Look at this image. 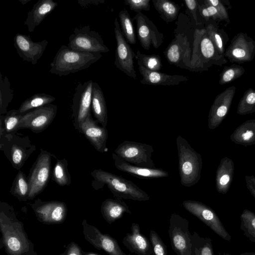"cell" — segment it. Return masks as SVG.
I'll return each instance as SVG.
<instances>
[{"label":"cell","mask_w":255,"mask_h":255,"mask_svg":"<svg viewBox=\"0 0 255 255\" xmlns=\"http://www.w3.org/2000/svg\"><path fill=\"white\" fill-rule=\"evenodd\" d=\"M23 115L19 114L17 110H12L5 115H0V134L17 132Z\"/></svg>","instance_id":"obj_33"},{"label":"cell","mask_w":255,"mask_h":255,"mask_svg":"<svg viewBox=\"0 0 255 255\" xmlns=\"http://www.w3.org/2000/svg\"><path fill=\"white\" fill-rule=\"evenodd\" d=\"M223 255H234L230 254L227 253H224Z\"/></svg>","instance_id":"obj_53"},{"label":"cell","mask_w":255,"mask_h":255,"mask_svg":"<svg viewBox=\"0 0 255 255\" xmlns=\"http://www.w3.org/2000/svg\"><path fill=\"white\" fill-rule=\"evenodd\" d=\"M120 27L122 34L128 42L134 44L136 42L134 26L128 11L126 9L122 10L119 13Z\"/></svg>","instance_id":"obj_38"},{"label":"cell","mask_w":255,"mask_h":255,"mask_svg":"<svg viewBox=\"0 0 255 255\" xmlns=\"http://www.w3.org/2000/svg\"><path fill=\"white\" fill-rule=\"evenodd\" d=\"M134 59L138 66L143 67L150 71H158L162 67L161 60L158 55H146L137 50L135 53Z\"/></svg>","instance_id":"obj_40"},{"label":"cell","mask_w":255,"mask_h":255,"mask_svg":"<svg viewBox=\"0 0 255 255\" xmlns=\"http://www.w3.org/2000/svg\"><path fill=\"white\" fill-rule=\"evenodd\" d=\"M55 100L54 97L45 93L36 94L22 102L17 111L24 114L31 110L50 104Z\"/></svg>","instance_id":"obj_32"},{"label":"cell","mask_w":255,"mask_h":255,"mask_svg":"<svg viewBox=\"0 0 255 255\" xmlns=\"http://www.w3.org/2000/svg\"><path fill=\"white\" fill-rule=\"evenodd\" d=\"M206 32L220 55L225 57V45L228 41V35L224 30L212 24H209L205 28Z\"/></svg>","instance_id":"obj_35"},{"label":"cell","mask_w":255,"mask_h":255,"mask_svg":"<svg viewBox=\"0 0 255 255\" xmlns=\"http://www.w3.org/2000/svg\"><path fill=\"white\" fill-rule=\"evenodd\" d=\"M91 110L98 123L106 127L108 123L106 103L100 86L96 82L93 85Z\"/></svg>","instance_id":"obj_29"},{"label":"cell","mask_w":255,"mask_h":255,"mask_svg":"<svg viewBox=\"0 0 255 255\" xmlns=\"http://www.w3.org/2000/svg\"><path fill=\"white\" fill-rule=\"evenodd\" d=\"M58 5L57 2L53 0H39L27 12V18L24 24L27 27L28 31L32 32Z\"/></svg>","instance_id":"obj_25"},{"label":"cell","mask_w":255,"mask_h":255,"mask_svg":"<svg viewBox=\"0 0 255 255\" xmlns=\"http://www.w3.org/2000/svg\"><path fill=\"white\" fill-rule=\"evenodd\" d=\"M57 111V106L50 104L28 112L23 115L18 129L27 128L36 133L41 132L52 123Z\"/></svg>","instance_id":"obj_14"},{"label":"cell","mask_w":255,"mask_h":255,"mask_svg":"<svg viewBox=\"0 0 255 255\" xmlns=\"http://www.w3.org/2000/svg\"><path fill=\"white\" fill-rule=\"evenodd\" d=\"M245 178L248 189L255 199V176L253 175H246Z\"/></svg>","instance_id":"obj_48"},{"label":"cell","mask_w":255,"mask_h":255,"mask_svg":"<svg viewBox=\"0 0 255 255\" xmlns=\"http://www.w3.org/2000/svg\"><path fill=\"white\" fill-rule=\"evenodd\" d=\"M240 228L249 240L255 243V213L244 209L240 215Z\"/></svg>","instance_id":"obj_37"},{"label":"cell","mask_w":255,"mask_h":255,"mask_svg":"<svg viewBox=\"0 0 255 255\" xmlns=\"http://www.w3.org/2000/svg\"><path fill=\"white\" fill-rule=\"evenodd\" d=\"M231 140L243 146L255 144V120H249L238 126L231 134Z\"/></svg>","instance_id":"obj_30"},{"label":"cell","mask_w":255,"mask_h":255,"mask_svg":"<svg viewBox=\"0 0 255 255\" xmlns=\"http://www.w3.org/2000/svg\"><path fill=\"white\" fill-rule=\"evenodd\" d=\"M31 0H19V1L22 4H25L26 3H27L28 1H30Z\"/></svg>","instance_id":"obj_52"},{"label":"cell","mask_w":255,"mask_h":255,"mask_svg":"<svg viewBox=\"0 0 255 255\" xmlns=\"http://www.w3.org/2000/svg\"><path fill=\"white\" fill-rule=\"evenodd\" d=\"M68 47L71 49L90 53H107L109 48L99 33L89 25L76 27L69 38Z\"/></svg>","instance_id":"obj_9"},{"label":"cell","mask_w":255,"mask_h":255,"mask_svg":"<svg viewBox=\"0 0 255 255\" xmlns=\"http://www.w3.org/2000/svg\"><path fill=\"white\" fill-rule=\"evenodd\" d=\"M140 74L142 77L140 83L149 85L173 86L188 80V77L184 75H169L158 71L148 70L138 66Z\"/></svg>","instance_id":"obj_26"},{"label":"cell","mask_w":255,"mask_h":255,"mask_svg":"<svg viewBox=\"0 0 255 255\" xmlns=\"http://www.w3.org/2000/svg\"><path fill=\"white\" fill-rule=\"evenodd\" d=\"M153 147L144 143L125 140L115 150V153L127 162L136 166L153 168L154 163L151 159Z\"/></svg>","instance_id":"obj_8"},{"label":"cell","mask_w":255,"mask_h":255,"mask_svg":"<svg viewBox=\"0 0 255 255\" xmlns=\"http://www.w3.org/2000/svg\"><path fill=\"white\" fill-rule=\"evenodd\" d=\"M239 255H255V252H245Z\"/></svg>","instance_id":"obj_51"},{"label":"cell","mask_w":255,"mask_h":255,"mask_svg":"<svg viewBox=\"0 0 255 255\" xmlns=\"http://www.w3.org/2000/svg\"><path fill=\"white\" fill-rule=\"evenodd\" d=\"M218 52L205 28L196 29L193 35L191 65L192 72L207 71L212 65L222 66L227 62Z\"/></svg>","instance_id":"obj_2"},{"label":"cell","mask_w":255,"mask_h":255,"mask_svg":"<svg viewBox=\"0 0 255 255\" xmlns=\"http://www.w3.org/2000/svg\"><path fill=\"white\" fill-rule=\"evenodd\" d=\"M102 56L100 53L74 50L63 45L50 63L49 72L59 76H67L89 68Z\"/></svg>","instance_id":"obj_1"},{"label":"cell","mask_w":255,"mask_h":255,"mask_svg":"<svg viewBox=\"0 0 255 255\" xmlns=\"http://www.w3.org/2000/svg\"><path fill=\"white\" fill-rule=\"evenodd\" d=\"M14 46L23 61L35 65L42 56L48 41L43 39L34 42L30 35L17 33L13 39Z\"/></svg>","instance_id":"obj_18"},{"label":"cell","mask_w":255,"mask_h":255,"mask_svg":"<svg viewBox=\"0 0 255 255\" xmlns=\"http://www.w3.org/2000/svg\"><path fill=\"white\" fill-rule=\"evenodd\" d=\"M182 205L188 212L202 221L217 235L227 241L231 240V235L211 207L201 202L191 200H184Z\"/></svg>","instance_id":"obj_10"},{"label":"cell","mask_w":255,"mask_h":255,"mask_svg":"<svg viewBox=\"0 0 255 255\" xmlns=\"http://www.w3.org/2000/svg\"><path fill=\"white\" fill-rule=\"evenodd\" d=\"M53 155L45 150L40 149L27 178L29 186L28 199H32L39 195L47 186L50 176Z\"/></svg>","instance_id":"obj_7"},{"label":"cell","mask_w":255,"mask_h":255,"mask_svg":"<svg viewBox=\"0 0 255 255\" xmlns=\"http://www.w3.org/2000/svg\"><path fill=\"white\" fill-rule=\"evenodd\" d=\"M124 1L130 10L136 13L140 12L141 10H150V0H125Z\"/></svg>","instance_id":"obj_46"},{"label":"cell","mask_w":255,"mask_h":255,"mask_svg":"<svg viewBox=\"0 0 255 255\" xmlns=\"http://www.w3.org/2000/svg\"><path fill=\"white\" fill-rule=\"evenodd\" d=\"M0 230L4 246L11 255H22L28 251V242L20 224L5 219L0 213Z\"/></svg>","instance_id":"obj_11"},{"label":"cell","mask_w":255,"mask_h":255,"mask_svg":"<svg viewBox=\"0 0 255 255\" xmlns=\"http://www.w3.org/2000/svg\"><path fill=\"white\" fill-rule=\"evenodd\" d=\"M225 57L232 63L253 61L255 57V41L245 33H238L226 49Z\"/></svg>","instance_id":"obj_16"},{"label":"cell","mask_w":255,"mask_h":255,"mask_svg":"<svg viewBox=\"0 0 255 255\" xmlns=\"http://www.w3.org/2000/svg\"><path fill=\"white\" fill-rule=\"evenodd\" d=\"M67 255H81L80 249L75 244L72 243L68 250Z\"/></svg>","instance_id":"obj_50"},{"label":"cell","mask_w":255,"mask_h":255,"mask_svg":"<svg viewBox=\"0 0 255 255\" xmlns=\"http://www.w3.org/2000/svg\"><path fill=\"white\" fill-rule=\"evenodd\" d=\"M236 87L231 86L218 94L209 113L208 127L210 129L218 127L227 116L236 92Z\"/></svg>","instance_id":"obj_19"},{"label":"cell","mask_w":255,"mask_h":255,"mask_svg":"<svg viewBox=\"0 0 255 255\" xmlns=\"http://www.w3.org/2000/svg\"><path fill=\"white\" fill-rule=\"evenodd\" d=\"M116 167L120 171L140 179H154L167 177L169 173L161 168L143 167L131 164L125 161L115 153H112Z\"/></svg>","instance_id":"obj_23"},{"label":"cell","mask_w":255,"mask_h":255,"mask_svg":"<svg viewBox=\"0 0 255 255\" xmlns=\"http://www.w3.org/2000/svg\"><path fill=\"white\" fill-rule=\"evenodd\" d=\"M152 255H168L167 247L158 234L154 230L149 232Z\"/></svg>","instance_id":"obj_45"},{"label":"cell","mask_w":255,"mask_h":255,"mask_svg":"<svg viewBox=\"0 0 255 255\" xmlns=\"http://www.w3.org/2000/svg\"><path fill=\"white\" fill-rule=\"evenodd\" d=\"M132 20L136 22L138 38L144 49L148 50L151 46L157 49L163 43V34L146 15L136 13Z\"/></svg>","instance_id":"obj_17"},{"label":"cell","mask_w":255,"mask_h":255,"mask_svg":"<svg viewBox=\"0 0 255 255\" xmlns=\"http://www.w3.org/2000/svg\"><path fill=\"white\" fill-rule=\"evenodd\" d=\"M198 9L200 14L205 19L208 20L211 18L214 20H224L227 23H230L229 14H226L221 10L214 6L211 5H198Z\"/></svg>","instance_id":"obj_44"},{"label":"cell","mask_w":255,"mask_h":255,"mask_svg":"<svg viewBox=\"0 0 255 255\" xmlns=\"http://www.w3.org/2000/svg\"><path fill=\"white\" fill-rule=\"evenodd\" d=\"M52 180L61 186L70 185L71 177L68 170V161L66 159L57 160L52 171Z\"/></svg>","instance_id":"obj_36"},{"label":"cell","mask_w":255,"mask_h":255,"mask_svg":"<svg viewBox=\"0 0 255 255\" xmlns=\"http://www.w3.org/2000/svg\"><path fill=\"white\" fill-rule=\"evenodd\" d=\"M13 90L7 76L3 77L0 73V114L7 113V107L13 99Z\"/></svg>","instance_id":"obj_39"},{"label":"cell","mask_w":255,"mask_h":255,"mask_svg":"<svg viewBox=\"0 0 255 255\" xmlns=\"http://www.w3.org/2000/svg\"><path fill=\"white\" fill-rule=\"evenodd\" d=\"M98 123L90 115L80 124L77 130L85 135L97 151L104 153L108 150L106 146L108 130L106 127L98 125Z\"/></svg>","instance_id":"obj_21"},{"label":"cell","mask_w":255,"mask_h":255,"mask_svg":"<svg viewBox=\"0 0 255 255\" xmlns=\"http://www.w3.org/2000/svg\"><path fill=\"white\" fill-rule=\"evenodd\" d=\"M176 146L180 183L187 187L195 185L201 178L202 156L181 135L176 137Z\"/></svg>","instance_id":"obj_3"},{"label":"cell","mask_w":255,"mask_h":255,"mask_svg":"<svg viewBox=\"0 0 255 255\" xmlns=\"http://www.w3.org/2000/svg\"><path fill=\"white\" fill-rule=\"evenodd\" d=\"M11 195L19 200L25 201L28 199L29 186L25 174L18 170L10 189Z\"/></svg>","instance_id":"obj_34"},{"label":"cell","mask_w":255,"mask_h":255,"mask_svg":"<svg viewBox=\"0 0 255 255\" xmlns=\"http://www.w3.org/2000/svg\"><path fill=\"white\" fill-rule=\"evenodd\" d=\"M192 48L187 36L178 33L169 43L163 54L171 64L192 71L191 58Z\"/></svg>","instance_id":"obj_15"},{"label":"cell","mask_w":255,"mask_h":255,"mask_svg":"<svg viewBox=\"0 0 255 255\" xmlns=\"http://www.w3.org/2000/svg\"><path fill=\"white\" fill-rule=\"evenodd\" d=\"M152 2L160 17L167 23L177 17L180 7L174 2L169 0H152Z\"/></svg>","instance_id":"obj_31"},{"label":"cell","mask_w":255,"mask_h":255,"mask_svg":"<svg viewBox=\"0 0 255 255\" xmlns=\"http://www.w3.org/2000/svg\"><path fill=\"white\" fill-rule=\"evenodd\" d=\"M101 212L105 219L110 224L121 218L125 213L131 214L129 207L122 200L107 199L103 202Z\"/></svg>","instance_id":"obj_28"},{"label":"cell","mask_w":255,"mask_h":255,"mask_svg":"<svg viewBox=\"0 0 255 255\" xmlns=\"http://www.w3.org/2000/svg\"><path fill=\"white\" fill-rule=\"evenodd\" d=\"M83 233L86 239L95 248L103 250L109 255H130L125 254L117 241L108 234L102 233L96 227L83 223Z\"/></svg>","instance_id":"obj_20"},{"label":"cell","mask_w":255,"mask_h":255,"mask_svg":"<svg viewBox=\"0 0 255 255\" xmlns=\"http://www.w3.org/2000/svg\"><path fill=\"white\" fill-rule=\"evenodd\" d=\"M104 0H78V4L82 7H87L92 4L98 5L104 2Z\"/></svg>","instance_id":"obj_49"},{"label":"cell","mask_w":255,"mask_h":255,"mask_svg":"<svg viewBox=\"0 0 255 255\" xmlns=\"http://www.w3.org/2000/svg\"><path fill=\"white\" fill-rule=\"evenodd\" d=\"M91 175L100 185H107L116 198L136 201H146L150 198L142 189L122 176L101 169H95L91 172Z\"/></svg>","instance_id":"obj_4"},{"label":"cell","mask_w":255,"mask_h":255,"mask_svg":"<svg viewBox=\"0 0 255 255\" xmlns=\"http://www.w3.org/2000/svg\"><path fill=\"white\" fill-rule=\"evenodd\" d=\"M184 1L185 2V4L192 13L193 19L197 24L198 23V21L197 15V10L199 5L197 1L196 0H185Z\"/></svg>","instance_id":"obj_47"},{"label":"cell","mask_w":255,"mask_h":255,"mask_svg":"<svg viewBox=\"0 0 255 255\" xmlns=\"http://www.w3.org/2000/svg\"><path fill=\"white\" fill-rule=\"evenodd\" d=\"M0 150L12 166L19 170L30 155L36 150L29 137L15 132L0 134Z\"/></svg>","instance_id":"obj_5"},{"label":"cell","mask_w":255,"mask_h":255,"mask_svg":"<svg viewBox=\"0 0 255 255\" xmlns=\"http://www.w3.org/2000/svg\"><path fill=\"white\" fill-rule=\"evenodd\" d=\"M255 113V90L252 88L245 92L239 102L237 113L246 115Z\"/></svg>","instance_id":"obj_42"},{"label":"cell","mask_w":255,"mask_h":255,"mask_svg":"<svg viewBox=\"0 0 255 255\" xmlns=\"http://www.w3.org/2000/svg\"><path fill=\"white\" fill-rule=\"evenodd\" d=\"M194 255H214L212 240L200 237L196 232L191 235Z\"/></svg>","instance_id":"obj_41"},{"label":"cell","mask_w":255,"mask_h":255,"mask_svg":"<svg viewBox=\"0 0 255 255\" xmlns=\"http://www.w3.org/2000/svg\"><path fill=\"white\" fill-rule=\"evenodd\" d=\"M123 243L131 253L136 255H152L150 241L141 233L137 223L131 224V232L125 234Z\"/></svg>","instance_id":"obj_22"},{"label":"cell","mask_w":255,"mask_h":255,"mask_svg":"<svg viewBox=\"0 0 255 255\" xmlns=\"http://www.w3.org/2000/svg\"><path fill=\"white\" fill-rule=\"evenodd\" d=\"M34 208L37 217L46 223H56L62 221L66 215L65 204L60 201H38Z\"/></svg>","instance_id":"obj_24"},{"label":"cell","mask_w":255,"mask_h":255,"mask_svg":"<svg viewBox=\"0 0 255 255\" xmlns=\"http://www.w3.org/2000/svg\"><path fill=\"white\" fill-rule=\"evenodd\" d=\"M94 82L80 83L75 88L71 107L73 124L78 130L80 124L90 115Z\"/></svg>","instance_id":"obj_12"},{"label":"cell","mask_w":255,"mask_h":255,"mask_svg":"<svg viewBox=\"0 0 255 255\" xmlns=\"http://www.w3.org/2000/svg\"><path fill=\"white\" fill-rule=\"evenodd\" d=\"M168 235L171 248L177 255H194L189 223L186 218L172 213L169 219Z\"/></svg>","instance_id":"obj_6"},{"label":"cell","mask_w":255,"mask_h":255,"mask_svg":"<svg viewBox=\"0 0 255 255\" xmlns=\"http://www.w3.org/2000/svg\"><path fill=\"white\" fill-rule=\"evenodd\" d=\"M235 165L232 159L228 157L222 158L217 167L215 183L217 191L225 194L231 185L234 173Z\"/></svg>","instance_id":"obj_27"},{"label":"cell","mask_w":255,"mask_h":255,"mask_svg":"<svg viewBox=\"0 0 255 255\" xmlns=\"http://www.w3.org/2000/svg\"><path fill=\"white\" fill-rule=\"evenodd\" d=\"M245 72L244 68L239 65L225 66L219 75V83L221 85L229 83L241 77Z\"/></svg>","instance_id":"obj_43"},{"label":"cell","mask_w":255,"mask_h":255,"mask_svg":"<svg viewBox=\"0 0 255 255\" xmlns=\"http://www.w3.org/2000/svg\"><path fill=\"white\" fill-rule=\"evenodd\" d=\"M114 33L117 42L115 65L127 76L136 78L134 66L135 53L123 36L117 18L114 21Z\"/></svg>","instance_id":"obj_13"}]
</instances>
